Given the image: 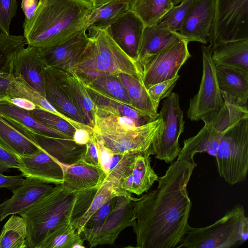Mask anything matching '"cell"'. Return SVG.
I'll use <instances>...</instances> for the list:
<instances>
[{
	"label": "cell",
	"mask_w": 248,
	"mask_h": 248,
	"mask_svg": "<svg viewBox=\"0 0 248 248\" xmlns=\"http://www.w3.org/2000/svg\"><path fill=\"white\" fill-rule=\"evenodd\" d=\"M132 196L117 197L116 205L102 225L87 237L91 248L99 245H113L119 233L125 228L136 224Z\"/></svg>",
	"instance_id": "13"
},
{
	"label": "cell",
	"mask_w": 248,
	"mask_h": 248,
	"mask_svg": "<svg viewBox=\"0 0 248 248\" xmlns=\"http://www.w3.org/2000/svg\"><path fill=\"white\" fill-rule=\"evenodd\" d=\"M130 10L127 5L122 3H113L93 8L87 20V27L107 28Z\"/></svg>",
	"instance_id": "38"
},
{
	"label": "cell",
	"mask_w": 248,
	"mask_h": 248,
	"mask_svg": "<svg viewBox=\"0 0 248 248\" xmlns=\"http://www.w3.org/2000/svg\"><path fill=\"white\" fill-rule=\"evenodd\" d=\"M22 175L5 176L0 172V188L5 187L13 191L23 182Z\"/></svg>",
	"instance_id": "48"
},
{
	"label": "cell",
	"mask_w": 248,
	"mask_h": 248,
	"mask_svg": "<svg viewBox=\"0 0 248 248\" xmlns=\"http://www.w3.org/2000/svg\"><path fill=\"white\" fill-rule=\"evenodd\" d=\"M92 134L85 129L77 128L74 134L73 140L78 144L86 145Z\"/></svg>",
	"instance_id": "51"
},
{
	"label": "cell",
	"mask_w": 248,
	"mask_h": 248,
	"mask_svg": "<svg viewBox=\"0 0 248 248\" xmlns=\"http://www.w3.org/2000/svg\"><path fill=\"white\" fill-rule=\"evenodd\" d=\"M26 222L13 214L4 225L0 234V248H26Z\"/></svg>",
	"instance_id": "35"
},
{
	"label": "cell",
	"mask_w": 248,
	"mask_h": 248,
	"mask_svg": "<svg viewBox=\"0 0 248 248\" xmlns=\"http://www.w3.org/2000/svg\"><path fill=\"white\" fill-rule=\"evenodd\" d=\"M60 163L63 172L61 185L69 192L98 189L106 176L101 168L88 163L83 158L71 165Z\"/></svg>",
	"instance_id": "19"
},
{
	"label": "cell",
	"mask_w": 248,
	"mask_h": 248,
	"mask_svg": "<svg viewBox=\"0 0 248 248\" xmlns=\"http://www.w3.org/2000/svg\"><path fill=\"white\" fill-rule=\"evenodd\" d=\"M53 186L40 180L26 177L23 183L12 191V197L0 204V221L8 216L20 215L49 193Z\"/></svg>",
	"instance_id": "18"
},
{
	"label": "cell",
	"mask_w": 248,
	"mask_h": 248,
	"mask_svg": "<svg viewBox=\"0 0 248 248\" xmlns=\"http://www.w3.org/2000/svg\"><path fill=\"white\" fill-rule=\"evenodd\" d=\"M65 78L73 99L84 118L86 125L93 127L95 113L94 104L82 79L74 72L63 71Z\"/></svg>",
	"instance_id": "30"
},
{
	"label": "cell",
	"mask_w": 248,
	"mask_h": 248,
	"mask_svg": "<svg viewBox=\"0 0 248 248\" xmlns=\"http://www.w3.org/2000/svg\"><path fill=\"white\" fill-rule=\"evenodd\" d=\"M224 105L218 110L203 117V127L194 136L184 140L177 159H194L198 153L206 152L215 157L222 135L234 121L248 114L247 106L234 103L223 97Z\"/></svg>",
	"instance_id": "7"
},
{
	"label": "cell",
	"mask_w": 248,
	"mask_h": 248,
	"mask_svg": "<svg viewBox=\"0 0 248 248\" xmlns=\"http://www.w3.org/2000/svg\"><path fill=\"white\" fill-rule=\"evenodd\" d=\"M248 238V217L243 205L236 204L220 219L207 226L188 227L178 247L232 248Z\"/></svg>",
	"instance_id": "5"
},
{
	"label": "cell",
	"mask_w": 248,
	"mask_h": 248,
	"mask_svg": "<svg viewBox=\"0 0 248 248\" xmlns=\"http://www.w3.org/2000/svg\"><path fill=\"white\" fill-rule=\"evenodd\" d=\"M179 78V75L178 74L171 79L156 83L147 89L152 101L157 109L160 101L168 97L172 93Z\"/></svg>",
	"instance_id": "43"
},
{
	"label": "cell",
	"mask_w": 248,
	"mask_h": 248,
	"mask_svg": "<svg viewBox=\"0 0 248 248\" xmlns=\"http://www.w3.org/2000/svg\"><path fill=\"white\" fill-rule=\"evenodd\" d=\"M33 139L42 150L65 165L73 164L82 158L86 149V145L78 144L73 139L43 135H35Z\"/></svg>",
	"instance_id": "24"
},
{
	"label": "cell",
	"mask_w": 248,
	"mask_h": 248,
	"mask_svg": "<svg viewBox=\"0 0 248 248\" xmlns=\"http://www.w3.org/2000/svg\"><path fill=\"white\" fill-rule=\"evenodd\" d=\"M89 42L84 29L59 45L38 48L46 68L75 73Z\"/></svg>",
	"instance_id": "14"
},
{
	"label": "cell",
	"mask_w": 248,
	"mask_h": 248,
	"mask_svg": "<svg viewBox=\"0 0 248 248\" xmlns=\"http://www.w3.org/2000/svg\"><path fill=\"white\" fill-rule=\"evenodd\" d=\"M215 157L217 172L227 183L234 185L246 180L248 172V115L228 126Z\"/></svg>",
	"instance_id": "6"
},
{
	"label": "cell",
	"mask_w": 248,
	"mask_h": 248,
	"mask_svg": "<svg viewBox=\"0 0 248 248\" xmlns=\"http://www.w3.org/2000/svg\"><path fill=\"white\" fill-rule=\"evenodd\" d=\"M195 0H185L173 6L160 22L172 31L178 32L186 13Z\"/></svg>",
	"instance_id": "42"
},
{
	"label": "cell",
	"mask_w": 248,
	"mask_h": 248,
	"mask_svg": "<svg viewBox=\"0 0 248 248\" xmlns=\"http://www.w3.org/2000/svg\"><path fill=\"white\" fill-rule=\"evenodd\" d=\"M158 116L163 120V127L156 145L155 157L171 163L180 152L179 140L184 130V112L180 106L178 94L172 93L163 101Z\"/></svg>",
	"instance_id": "12"
},
{
	"label": "cell",
	"mask_w": 248,
	"mask_h": 248,
	"mask_svg": "<svg viewBox=\"0 0 248 248\" xmlns=\"http://www.w3.org/2000/svg\"><path fill=\"white\" fill-rule=\"evenodd\" d=\"M241 40H248V0H215L208 47Z\"/></svg>",
	"instance_id": "8"
},
{
	"label": "cell",
	"mask_w": 248,
	"mask_h": 248,
	"mask_svg": "<svg viewBox=\"0 0 248 248\" xmlns=\"http://www.w3.org/2000/svg\"><path fill=\"white\" fill-rule=\"evenodd\" d=\"M39 0H22L21 8L26 19H30L33 16Z\"/></svg>",
	"instance_id": "50"
},
{
	"label": "cell",
	"mask_w": 248,
	"mask_h": 248,
	"mask_svg": "<svg viewBox=\"0 0 248 248\" xmlns=\"http://www.w3.org/2000/svg\"><path fill=\"white\" fill-rule=\"evenodd\" d=\"M181 37L179 32L172 31L160 23L145 26L137 62L141 67L149 58Z\"/></svg>",
	"instance_id": "27"
},
{
	"label": "cell",
	"mask_w": 248,
	"mask_h": 248,
	"mask_svg": "<svg viewBox=\"0 0 248 248\" xmlns=\"http://www.w3.org/2000/svg\"><path fill=\"white\" fill-rule=\"evenodd\" d=\"M16 0H0V31L9 34L11 22L17 11Z\"/></svg>",
	"instance_id": "44"
},
{
	"label": "cell",
	"mask_w": 248,
	"mask_h": 248,
	"mask_svg": "<svg viewBox=\"0 0 248 248\" xmlns=\"http://www.w3.org/2000/svg\"><path fill=\"white\" fill-rule=\"evenodd\" d=\"M117 76L131 99L132 107L157 119L158 117L157 109L144 84L127 74L121 73Z\"/></svg>",
	"instance_id": "33"
},
{
	"label": "cell",
	"mask_w": 248,
	"mask_h": 248,
	"mask_svg": "<svg viewBox=\"0 0 248 248\" xmlns=\"http://www.w3.org/2000/svg\"><path fill=\"white\" fill-rule=\"evenodd\" d=\"M8 73L13 76H21L31 87L45 95L46 65L38 48L29 45L16 51L8 62Z\"/></svg>",
	"instance_id": "15"
},
{
	"label": "cell",
	"mask_w": 248,
	"mask_h": 248,
	"mask_svg": "<svg viewBox=\"0 0 248 248\" xmlns=\"http://www.w3.org/2000/svg\"><path fill=\"white\" fill-rule=\"evenodd\" d=\"M0 147L17 156L36 154L41 149L0 115Z\"/></svg>",
	"instance_id": "28"
},
{
	"label": "cell",
	"mask_w": 248,
	"mask_h": 248,
	"mask_svg": "<svg viewBox=\"0 0 248 248\" xmlns=\"http://www.w3.org/2000/svg\"><path fill=\"white\" fill-rule=\"evenodd\" d=\"M197 164L177 159L159 177L155 189L132 197L138 248H173L180 244L189 224L192 206L187 185Z\"/></svg>",
	"instance_id": "1"
},
{
	"label": "cell",
	"mask_w": 248,
	"mask_h": 248,
	"mask_svg": "<svg viewBox=\"0 0 248 248\" xmlns=\"http://www.w3.org/2000/svg\"><path fill=\"white\" fill-rule=\"evenodd\" d=\"M173 5H176L177 4H179V3H180L181 2L185 0H171Z\"/></svg>",
	"instance_id": "53"
},
{
	"label": "cell",
	"mask_w": 248,
	"mask_h": 248,
	"mask_svg": "<svg viewBox=\"0 0 248 248\" xmlns=\"http://www.w3.org/2000/svg\"><path fill=\"white\" fill-rule=\"evenodd\" d=\"M189 42L181 37L149 58L142 65L143 82L147 89L178 74L184 64L191 57Z\"/></svg>",
	"instance_id": "10"
},
{
	"label": "cell",
	"mask_w": 248,
	"mask_h": 248,
	"mask_svg": "<svg viewBox=\"0 0 248 248\" xmlns=\"http://www.w3.org/2000/svg\"><path fill=\"white\" fill-rule=\"evenodd\" d=\"M93 8L113 3H122L127 5L132 10L138 0H89Z\"/></svg>",
	"instance_id": "49"
},
{
	"label": "cell",
	"mask_w": 248,
	"mask_h": 248,
	"mask_svg": "<svg viewBox=\"0 0 248 248\" xmlns=\"http://www.w3.org/2000/svg\"><path fill=\"white\" fill-rule=\"evenodd\" d=\"M86 31L89 42L75 72L82 80L123 73L143 84L142 67L116 44L108 28L90 26Z\"/></svg>",
	"instance_id": "4"
},
{
	"label": "cell",
	"mask_w": 248,
	"mask_h": 248,
	"mask_svg": "<svg viewBox=\"0 0 248 248\" xmlns=\"http://www.w3.org/2000/svg\"><path fill=\"white\" fill-rule=\"evenodd\" d=\"M202 75L197 93L189 101L187 111L192 121H199L211 113L218 111L224 105L216 72V65L208 46H202Z\"/></svg>",
	"instance_id": "11"
},
{
	"label": "cell",
	"mask_w": 248,
	"mask_h": 248,
	"mask_svg": "<svg viewBox=\"0 0 248 248\" xmlns=\"http://www.w3.org/2000/svg\"></svg>",
	"instance_id": "54"
},
{
	"label": "cell",
	"mask_w": 248,
	"mask_h": 248,
	"mask_svg": "<svg viewBox=\"0 0 248 248\" xmlns=\"http://www.w3.org/2000/svg\"><path fill=\"white\" fill-rule=\"evenodd\" d=\"M215 0H195L186 13L178 32L188 42L206 44L212 25Z\"/></svg>",
	"instance_id": "16"
},
{
	"label": "cell",
	"mask_w": 248,
	"mask_h": 248,
	"mask_svg": "<svg viewBox=\"0 0 248 248\" xmlns=\"http://www.w3.org/2000/svg\"><path fill=\"white\" fill-rule=\"evenodd\" d=\"M209 48L216 65L234 68L248 76V40L221 43Z\"/></svg>",
	"instance_id": "25"
},
{
	"label": "cell",
	"mask_w": 248,
	"mask_h": 248,
	"mask_svg": "<svg viewBox=\"0 0 248 248\" xmlns=\"http://www.w3.org/2000/svg\"><path fill=\"white\" fill-rule=\"evenodd\" d=\"M11 77L12 75L9 73L0 71V96L6 95V91Z\"/></svg>",
	"instance_id": "52"
},
{
	"label": "cell",
	"mask_w": 248,
	"mask_h": 248,
	"mask_svg": "<svg viewBox=\"0 0 248 248\" xmlns=\"http://www.w3.org/2000/svg\"><path fill=\"white\" fill-rule=\"evenodd\" d=\"M145 27L142 21L130 10L108 29L120 48L136 60Z\"/></svg>",
	"instance_id": "20"
},
{
	"label": "cell",
	"mask_w": 248,
	"mask_h": 248,
	"mask_svg": "<svg viewBox=\"0 0 248 248\" xmlns=\"http://www.w3.org/2000/svg\"><path fill=\"white\" fill-rule=\"evenodd\" d=\"M0 103H9L23 109L31 111L38 108L31 101L21 97H11L8 95L0 96Z\"/></svg>",
	"instance_id": "47"
},
{
	"label": "cell",
	"mask_w": 248,
	"mask_h": 248,
	"mask_svg": "<svg viewBox=\"0 0 248 248\" xmlns=\"http://www.w3.org/2000/svg\"><path fill=\"white\" fill-rule=\"evenodd\" d=\"M82 80L101 93L133 107L131 99L117 75H103Z\"/></svg>",
	"instance_id": "36"
},
{
	"label": "cell",
	"mask_w": 248,
	"mask_h": 248,
	"mask_svg": "<svg viewBox=\"0 0 248 248\" xmlns=\"http://www.w3.org/2000/svg\"><path fill=\"white\" fill-rule=\"evenodd\" d=\"M83 83L96 110L107 114L129 117L134 120L138 126L156 119L147 113L101 93L84 82Z\"/></svg>",
	"instance_id": "26"
},
{
	"label": "cell",
	"mask_w": 248,
	"mask_h": 248,
	"mask_svg": "<svg viewBox=\"0 0 248 248\" xmlns=\"http://www.w3.org/2000/svg\"><path fill=\"white\" fill-rule=\"evenodd\" d=\"M171 0H138L132 10L145 26L158 24L173 6Z\"/></svg>",
	"instance_id": "37"
},
{
	"label": "cell",
	"mask_w": 248,
	"mask_h": 248,
	"mask_svg": "<svg viewBox=\"0 0 248 248\" xmlns=\"http://www.w3.org/2000/svg\"><path fill=\"white\" fill-rule=\"evenodd\" d=\"M98 189L71 192L56 185L32 206L20 215L25 220L26 248H37L58 225L67 220L74 222L87 211Z\"/></svg>",
	"instance_id": "3"
},
{
	"label": "cell",
	"mask_w": 248,
	"mask_h": 248,
	"mask_svg": "<svg viewBox=\"0 0 248 248\" xmlns=\"http://www.w3.org/2000/svg\"><path fill=\"white\" fill-rule=\"evenodd\" d=\"M163 127L161 118L146 124L137 126L127 131L113 135L93 134L95 139L115 153H145L155 155L158 140Z\"/></svg>",
	"instance_id": "9"
},
{
	"label": "cell",
	"mask_w": 248,
	"mask_h": 248,
	"mask_svg": "<svg viewBox=\"0 0 248 248\" xmlns=\"http://www.w3.org/2000/svg\"><path fill=\"white\" fill-rule=\"evenodd\" d=\"M86 149L83 155V159L88 163L100 167L99 155L96 140L93 134L86 144Z\"/></svg>",
	"instance_id": "45"
},
{
	"label": "cell",
	"mask_w": 248,
	"mask_h": 248,
	"mask_svg": "<svg viewBox=\"0 0 248 248\" xmlns=\"http://www.w3.org/2000/svg\"><path fill=\"white\" fill-rule=\"evenodd\" d=\"M6 94L11 97H21L27 99L34 103L39 108L59 117L62 115L44 96L29 85L21 76L15 77L12 75L10 82L6 91Z\"/></svg>",
	"instance_id": "34"
},
{
	"label": "cell",
	"mask_w": 248,
	"mask_h": 248,
	"mask_svg": "<svg viewBox=\"0 0 248 248\" xmlns=\"http://www.w3.org/2000/svg\"><path fill=\"white\" fill-rule=\"evenodd\" d=\"M83 239L74 225L67 220L58 225L37 248H84Z\"/></svg>",
	"instance_id": "32"
},
{
	"label": "cell",
	"mask_w": 248,
	"mask_h": 248,
	"mask_svg": "<svg viewBox=\"0 0 248 248\" xmlns=\"http://www.w3.org/2000/svg\"><path fill=\"white\" fill-rule=\"evenodd\" d=\"M29 112L41 124L51 129L62 132L73 139L74 134L77 128L63 119L39 108Z\"/></svg>",
	"instance_id": "40"
},
{
	"label": "cell",
	"mask_w": 248,
	"mask_h": 248,
	"mask_svg": "<svg viewBox=\"0 0 248 248\" xmlns=\"http://www.w3.org/2000/svg\"><path fill=\"white\" fill-rule=\"evenodd\" d=\"M0 115L12 126L33 141V137L35 135L72 139L64 133L41 124L31 114L29 111L11 104L0 103Z\"/></svg>",
	"instance_id": "22"
},
{
	"label": "cell",
	"mask_w": 248,
	"mask_h": 248,
	"mask_svg": "<svg viewBox=\"0 0 248 248\" xmlns=\"http://www.w3.org/2000/svg\"><path fill=\"white\" fill-rule=\"evenodd\" d=\"M19 166L18 157L0 147V172L3 173L11 168L18 169Z\"/></svg>",
	"instance_id": "46"
},
{
	"label": "cell",
	"mask_w": 248,
	"mask_h": 248,
	"mask_svg": "<svg viewBox=\"0 0 248 248\" xmlns=\"http://www.w3.org/2000/svg\"><path fill=\"white\" fill-rule=\"evenodd\" d=\"M132 185L130 193L140 195L148 191L159 178L151 164L150 155L139 153L132 164Z\"/></svg>",
	"instance_id": "31"
},
{
	"label": "cell",
	"mask_w": 248,
	"mask_h": 248,
	"mask_svg": "<svg viewBox=\"0 0 248 248\" xmlns=\"http://www.w3.org/2000/svg\"><path fill=\"white\" fill-rule=\"evenodd\" d=\"M216 76L222 96L242 106H247L248 76L231 67L216 65Z\"/></svg>",
	"instance_id": "23"
},
{
	"label": "cell",
	"mask_w": 248,
	"mask_h": 248,
	"mask_svg": "<svg viewBox=\"0 0 248 248\" xmlns=\"http://www.w3.org/2000/svg\"><path fill=\"white\" fill-rule=\"evenodd\" d=\"M28 45L23 35L6 34L0 31V71L8 72L7 62L18 49Z\"/></svg>",
	"instance_id": "39"
},
{
	"label": "cell",
	"mask_w": 248,
	"mask_h": 248,
	"mask_svg": "<svg viewBox=\"0 0 248 248\" xmlns=\"http://www.w3.org/2000/svg\"><path fill=\"white\" fill-rule=\"evenodd\" d=\"M117 197H114L109 200L90 217L82 230V233L84 234L85 238L102 225L115 207L117 202Z\"/></svg>",
	"instance_id": "41"
},
{
	"label": "cell",
	"mask_w": 248,
	"mask_h": 248,
	"mask_svg": "<svg viewBox=\"0 0 248 248\" xmlns=\"http://www.w3.org/2000/svg\"><path fill=\"white\" fill-rule=\"evenodd\" d=\"M17 157L18 170L23 177L34 178L55 185L62 184L63 172L60 162L43 150L33 155Z\"/></svg>",
	"instance_id": "21"
},
{
	"label": "cell",
	"mask_w": 248,
	"mask_h": 248,
	"mask_svg": "<svg viewBox=\"0 0 248 248\" xmlns=\"http://www.w3.org/2000/svg\"><path fill=\"white\" fill-rule=\"evenodd\" d=\"M44 85L45 97L55 108L67 117L86 125L71 95L63 71L46 68Z\"/></svg>",
	"instance_id": "17"
},
{
	"label": "cell",
	"mask_w": 248,
	"mask_h": 248,
	"mask_svg": "<svg viewBox=\"0 0 248 248\" xmlns=\"http://www.w3.org/2000/svg\"><path fill=\"white\" fill-rule=\"evenodd\" d=\"M93 9L89 0H39L32 17L25 18L23 36L37 48L59 45L88 28Z\"/></svg>",
	"instance_id": "2"
},
{
	"label": "cell",
	"mask_w": 248,
	"mask_h": 248,
	"mask_svg": "<svg viewBox=\"0 0 248 248\" xmlns=\"http://www.w3.org/2000/svg\"><path fill=\"white\" fill-rule=\"evenodd\" d=\"M131 194L123 190L120 182L110 176H106L97 189L91 205L87 211L74 222L78 232L81 234L85 223L101 206L116 197L130 196Z\"/></svg>",
	"instance_id": "29"
}]
</instances>
